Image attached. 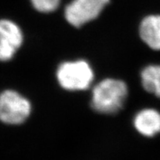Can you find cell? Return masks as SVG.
<instances>
[{
    "instance_id": "1",
    "label": "cell",
    "mask_w": 160,
    "mask_h": 160,
    "mask_svg": "<svg viewBox=\"0 0 160 160\" xmlns=\"http://www.w3.org/2000/svg\"><path fill=\"white\" fill-rule=\"evenodd\" d=\"M128 88L122 80L105 78L92 90L91 105L94 110L105 114H115L123 106Z\"/></svg>"
},
{
    "instance_id": "2",
    "label": "cell",
    "mask_w": 160,
    "mask_h": 160,
    "mask_svg": "<svg viewBox=\"0 0 160 160\" xmlns=\"http://www.w3.org/2000/svg\"><path fill=\"white\" fill-rule=\"evenodd\" d=\"M57 78L62 88L68 91L86 90L94 79L92 68L84 60L65 61L57 70Z\"/></svg>"
},
{
    "instance_id": "3",
    "label": "cell",
    "mask_w": 160,
    "mask_h": 160,
    "mask_svg": "<svg viewBox=\"0 0 160 160\" xmlns=\"http://www.w3.org/2000/svg\"><path fill=\"white\" fill-rule=\"evenodd\" d=\"M31 113L30 102L16 91L6 90L0 94V120L7 124L18 125Z\"/></svg>"
},
{
    "instance_id": "4",
    "label": "cell",
    "mask_w": 160,
    "mask_h": 160,
    "mask_svg": "<svg viewBox=\"0 0 160 160\" xmlns=\"http://www.w3.org/2000/svg\"><path fill=\"white\" fill-rule=\"evenodd\" d=\"M109 2L110 0H73L65 8V19L79 28L99 17Z\"/></svg>"
},
{
    "instance_id": "5",
    "label": "cell",
    "mask_w": 160,
    "mask_h": 160,
    "mask_svg": "<svg viewBox=\"0 0 160 160\" xmlns=\"http://www.w3.org/2000/svg\"><path fill=\"white\" fill-rule=\"evenodd\" d=\"M22 42L21 28L10 20H0V61H10Z\"/></svg>"
},
{
    "instance_id": "6",
    "label": "cell",
    "mask_w": 160,
    "mask_h": 160,
    "mask_svg": "<svg viewBox=\"0 0 160 160\" xmlns=\"http://www.w3.org/2000/svg\"><path fill=\"white\" fill-rule=\"evenodd\" d=\"M137 131L145 137H152L160 133V112L145 109L136 114L133 120Z\"/></svg>"
},
{
    "instance_id": "7",
    "label": "cell",
    "mask_w": 160,
    "mask_h": 160,
    "mask_svg": "<svg viewBox=\"0 0 160 160\" xmlns=\"http://www.w3.org/2000/svg\"><path fill=\"white\" fill-rule=\"evenodd\" d=\"M140 37L153 50L160 51V15L145 17L140 24Z\"/></svg>"
},
{
    "instance_id": "8",
    "label": "cell",
    "mask_w": 160,
    "mask_h": 160,
    "mask_svg": "<svg viewBox=\"0 0 160 160\" xmlns=\"http://www.w3.org/2000/svg\"><path fill=\"white\" fill-rule=\"evenodd\" d=\"M144 89L160 98V65H150L141 73Z\"/></svg>"
},
{
    "instance_id": "9",
    "label": "cell",
    "mask_w": 160,
    "mask_h": 160,
    "mask_svg": "<svg viewBox=\"0 0 160 160\" xmlns=\"http://www.w3.org/2000/svg\"><path fill=\"white\" fill-rule=\"evenodd\" d=\"M30 2L38 12L49 13L57 10L61 0H30Z\"/></svg>"
}]
</instances>
